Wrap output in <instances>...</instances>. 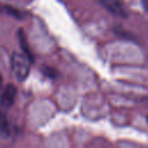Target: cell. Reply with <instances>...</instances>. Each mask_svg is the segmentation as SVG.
<instances>
[{"label":"cell","instance_id":"cell-1","mask_svg":"<svg viewBox=\"0 0 148 148\" xmlns=\"http://www.w3.org/2000/svg\"><path fill=\"white\" fill-rule=\"evenodd\" d=\"M32 61L24 54L20 52H13L10 57L12 71L17 81H24L30 73V64Z\"/></svg>","mask_w":148,"mask_h":148},{"label":"cell","instance_id":"cell-2","mask_svg":"<svg viewBox=\"0 0 148 148\" xmlns=\"http://www.w3.org/2000/svg\"><path fill=\"white\" fill-rule=\"evenodd\" d=\"M104 9L118 17H126L127 10L120 0H96Z\"/></svg>","mask_w":148,"mask_h":148},{"label":"cell","instance_id":"cell-3","mask_svg":"<svg viewBox=\"0 0 148 148\" xmlns=\"http://www.w3.org/2000/svg\"><path fill=\"white\" fill-rule=\"evenodd\" d=\"M17 94V88L15 84H7L6 88L3 89L1 97H0V104L2 108L5 109H9L10 106H13L14 102H15V97Z\"/></svg>","mask_w":148,"mask_h":148},{"label":"cell","instance_id":"cell-4","mask_svg":"<svg viewBox=\"0 0 148 148\" xmlns=\"http://www.w3.org/2000/svg\"><path fill=\"white\" fill-rule=\"evenodd\" d=\"M17 37H18V40H20V45H21V49H22V51H23V53L32 61L34 60V58H32V53H31V51H30V49H29V45H28V42H27V39H25V36H24V34H23V30L22 29H20L18 31H17Z\"/></svg>","mask_w":148,"mask_h":148},{"label":"cell","instance_id":"cell-5","mask_svg":"<svg viewBox=\"0 0 148 148\" xmlns=\"http://www.w3.org/2000/svg\"><path fill=\"white\" fill-rule=\"evenodd\" d=\"M0 134L5 138L10 135V126H9V120L7 116L0 111Z\"/></svg>","mask_w":148,"mask_h":148},{"label":"cell","instance_id":"cell-6","mask_svg":"<svg viewBox=\"0 0 148 148\" xmlns=\"http://www.w3.org/2000/svg\"><path fill=\"white\" fill-rule=\"evenodd\" d=\"M43 72H44V74L45 75H47V76H50V77H56V69H53V68H51V67H43Z\"/></svg>","mask_w":148,"mask_h":148},{"label":"cell","instance_id":"cell-7","mask_svg":"<svg viewBox=\"0 0 148 148\" xmlns=\"http://www.w3.org/2000/svg\"><path fill=\"white\" fill-rule=\"evenodd\" d=\"M2 83H3V79H2V75H1V73H0V88L2 87Z\"/></svg>","mask_w":148,"mask_h":148},{"label":"cell","instance_id":"cell-8","mask_svg":"<svg viewBox=\"0 0 148 148\" xmlns=\"http://www.w3.org/2000/svg\"><path fill=\"white\" fill-rule=\"evenodd\" d=\"M147 120H148V117H147Z\"/></svg>","mask_w":148,"mask_h":148}]
</instances>
